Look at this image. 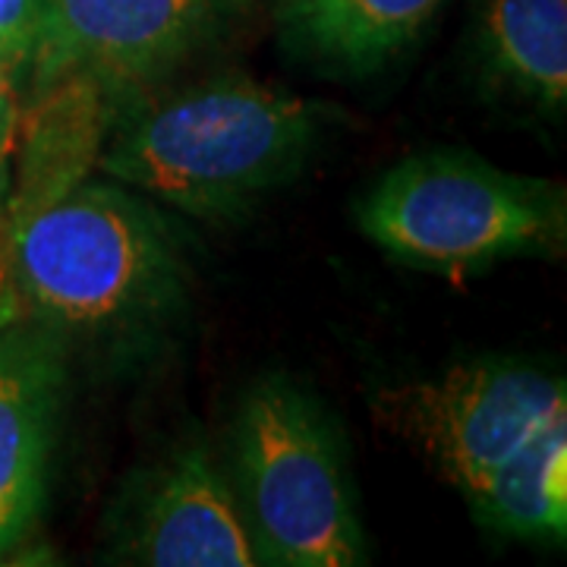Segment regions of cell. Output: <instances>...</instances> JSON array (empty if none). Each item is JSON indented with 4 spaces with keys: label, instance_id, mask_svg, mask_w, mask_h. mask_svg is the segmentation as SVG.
<instances>
[{
    "label": "cell",
    "instance_id": "cell-1",
    "mask_svg": "<svg viewBox=\"0 0 567 567\" xmlns=\"http://www.w3.org/2000/svg\"><path fill=\"white\" fill-rule=\"evenodd\" d=\"M186 284L177 224L114 181H82L0 227V324L35 322L70 350L158 328L181 309Z\"/></svg>",
    "mask_w": 567,
    "mask_h": 567
},
{
    "label": "cell",
    "instance_id": "cell-3",
    "mask_svg": "<svg viewBox=\"0 0 567 567\" xmlns=\"http://www.w3.org/2000/svg\"><path fill=\"white\" fill-rule=\"evenodd\" d=\"M227 466L259 565H365L344 442L306 388L287 375L249 388L230 423Z\"/></svg>",
    "mask_w": 567,
    "mask_h": 567
},
{
    "label": "cell",
    "instance_id": "cell-11",
    "mask_svg": "<svg viewBox=\"0 0 567 567\" xmlns=\"http://www.w3.org/2000/svg\"><path fill=\"white\" fill-rule=\"evenodd\" d=\"M461 495L483 527L561 543L567 527V416L546 425Z\"/></svg>",
    "mask_w": 567,
    "mask_h": 567
},
{
    "label": "cell",
    "instance_id": "cell-5",
    "mask_svg": "<svg viewBox=\"0 0 567 567\" xmlns=\"http://www.w3.org/2000/svg\"><path fill=\"white\" fill-rule=\"evenodd\" d=\"M375 420L457 492L567 416L565 382L517 360H473L385 388Z\"/></svg>",
    "mask_w": 567,
    "mask_h": 567
},
{
    "label": "cell",
    "instance_id": "cell-4",
    "mask_svg": "<svg viewBox=\"0 0 567 567\" xmlns=\"http://www.w3.org/2000/svg\"><path fill=\"white\" fill-rule=\"evenodd\" d=\"M357 221L391 259L457 278L514 256H558L567 193L565 183L435 148L385 171Z\"/></svg>",
    "mask_w": 567,
    "mask_h": 567
},
{
    "label": "cell",
    "instance_id": "cell-6",
    "mask_svg": "<svg viewBox=\"0 0 567 567\" xmlns=\"http://www.w3.org/2000/svg\"><path fill=\"white\" fill-rule=\"evenodd\" d=\"M221 0H44L22 102L66 80L126 104L177 70L212 32Z\"/></svg>",
    "mask_w": 567,
    "mask_h": 567
},
{
    "label": "cell",
    "instance_id": "cell-2",
    "mask_svg": "<svg viewBox=\"0 0 567 567\" xmlns=\"http://www.w3.org/2000/svg\"><path fill=\"white\" fill-rule=\"evenodd\" d=\"M328 121L316 99L218 73L123 104L95 171L183 215L237 218L303 171Z\"/></svg>",
    "mask_w": 567,
    "mask_h": 567
},
{
    "label": "cell",
    "instance_id": "cell-10",
    "mask_svg": "<svg viewBox=\"0 0 567 567\" xmlns=\"http://www.w3.org/2000/svg\"><path fill=\"white\" fill-rule=\"evenodd\" d=\"M480 70L495 89L539 114L567 102V0H483Z\"/></svg>",
    "mask_w": 567,
    "mask_h": 567
},
{
    "label": "cell",
    "instance_id": "cell-7",
    "mask_svg": "<svg viewBox=\"0 0 567 567\" xmlns=\"http://www.w3.org/2000/svg\"><path fill=\"white\" fill-rule=\"evenodd\" d=\"M107 529L114 558L126 565H259L230 483L205 445H183L140 470Z\"/></svg>",
    "mask_w": 567,
    "mask_h": 567
},
{
    "label": "cell",
    "instance_id": "cell-13",
    "mask_svg": "<svg viewBox=\"0 0 567 567\" xmlns=\"http://www.w3.org/2000/svg\"><path fill=\"white\" fill-rule=\"evenodd\" d=\"M22 123V95L17 82L10 80L7 66L0 63V218L10 196V181H13V158L20 145Z\"/></svg>",
    "mask_w": 567,
    "mask_h": 567
},
{
    "label": "cell",
    "instance_id": "cell-9",
    "mask_svg": "<svg viewBox=\"0 0 567 567\" xmlns=\"http://www.w3.org/2000/svg\"><path fill=\"white\" fill-rule=\"evenodd\" d=\"M445 0H278L284 44L347 76H372L420 39Z\"/></svg>",
    "mask_w": 567,
    "mask_h": 567
},
{
    "label": "cell",
    "instance_id": "cell-12",
    "mask_svg": "<svg viewBox=\"0 0 567 567\" xmlns=\"http://www.w3.org/2000/svg\"><path fill=\"white\" fill-rule=\"evenodd\" d=\"M41 3L44 0H0V63L7 66L10 80L17 82L20 95L25 92L35 54Z\"/></svg>",
    "mask_w": 567,
    "mask_h": 567
},
{
    "label": "cell",
    "instance_id": "cell-8",
    "mask_svg": "<svg viewBox=\"0 0 567 567\" xmlns=\"http://www.w3.org/2000/svg\"><path fill=\"white\" fill-rule=\"evenodd\" d=\"M73 350L25 319L0 324V561L35 533L70 388Z\"/></svg>",
    "mask_w": 567,
    "mask_h": 567
}]
</instances>
